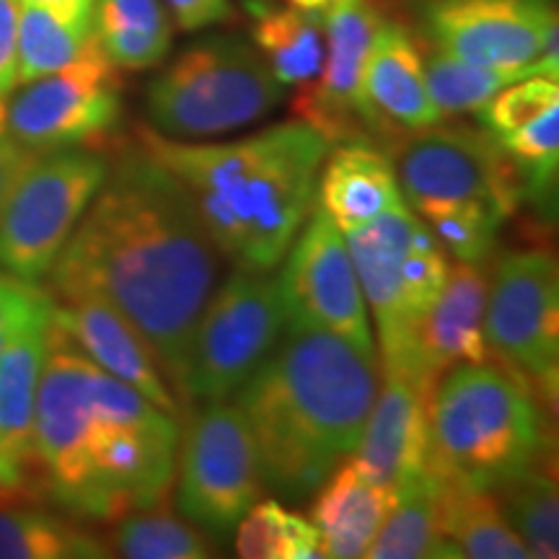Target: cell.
<instances>
[{"label": "cell", "mask_w": 559, "mask_h": 559, "mask_svg": "<svg viewBox=\"0 0 559 559\" xmlns=\"http://www.w3.org/2000/svg\"><path fill=\"white\" fill-rule=\"evenodd\" d=\"M221 251L190 198L138 143L109 160L58 262L50 296H94L135 326L185 407L194 326L218 285Z\"/></svg>", "instance_id": "1"}, {"label": "cell", "mask_w": 559, "mask_h": 559, "mask_svg": "<svg viewBox=\"0 0 559 559\" xmlns=\"http://www.w3.org/2000/svg\"><path fill=\"white\" fill-rule=\"evenodd\" d=\"M381 386L376 353L332 332L288 326L236 391L260 453L264 489L298 502L358 445Z\"/></svg>", "instance_id": "2"}, {"label": "cell", "mask_w": 559, "mask_h": 559, "mask_svg": "<svg viewBox=\"0 0 559 559\" xmlns=\"http://www.w3.org/2000/svg\"><path fill=\"white\" fill-rule=\"evenodd\" d=\"M135 143L179 181L221 254L260 272L290 249L332 148L304 120L228 143H187L140 124Z\"/></svg>", "instance_id": "3"}, {"label": "cell", "mask_w": 559, "mask_h": 559, "mask_svg": "<svg viewBox=\"0 0 559 559\" xmlns=\"http://www.w3.org/2000/svg\"><path fill=\"white\" fill-rule=\"evenodd\" d=\"M542 407L506 366L451 368L428 404V472L443 485L498 492L551 451Z\"/></svg>", "instance_id": "4"}, {"label": "cell", "mask_w": 559, "mask_h": 559, "mask_svg": "<svg viewBox=\"0 0 559 559\" xmlns=\"http://www.w3.org/2000/svg\"><path fill=\"white\" fill-rule=\"evenodd\" d=\"M179 419L96 366L94 404L73 472L55 506L75 521L111 523L164 506L177 479Z\"/></svg>", "instance_id": "5"}, {"label": "cell", "mask_w": 559, "mask_h": 559, "mask_svg": "<svg viewBox=\"0 0 559 559\" xmlns=\"http://www.w3.org/2000/svg\"><path fill=\"white\" fill-rule=\"evenodd\" d=\"M283 99L260 50L239 37H207L151 83L145 107L160 135L207 140L264 120Z\"/></svg>", "instance_id": "6"}, {"label": "cell", "mask_w": 559, "mask_h": 559, "mask_svg": "<svg viewBox=\"0 0 559 559\" xmlns=\"http://www.w3.org/2000/svg\"><path fill=\"white\" fill-rule=\"evenodd\" d=\"M373 311L383 370H407L415 332L449 275L445 249L407 205L342 228Z\"/></svg>", "instance_id": "7"}, {"label": "cell", "mask_w": 559, "mask_h": 559, "mask_svg": "<svg viewBox=\"0 0 559 559\" xmlns=\"http://www.w3.org/2000/svg\"><path fill=\"white\" fill-rule=\"evenodd\" d=\"M102 148L34 153L0 207V270L41 283L109 174Z\"/></svg>", "instance_id": "8"}, {"label": "cell", "mask_w": 559, "mask_h": 559, "mask_svg": "<svg viewBox=\"0 0 559 559\" xmlns=\"http://www.w3.org/2000/svg\"><path fill=\"white\" fill-rule=\"evenodd\" d=\"M285 330L277 277L239 267L210 293L194 326L185 373V407L230 400L272 353Z\"/></svg>", "instance_id": "9"}, {"label": "cell", "mask_w": 559, "mask_h": 559, "mask_svg": "<svg viewBox=\"0 0 559 559\" xmlns=\"http://www.w3.org/2000/svg\"><path fill=\"white\" fill-rule=\"evenodd\" d=\"M389 158L402 198L415 213L456 202H481L508 221L523 202L519 171L485 128H440L438 122L404 132L391 143Z\"/></svg>", "instance_id": "10"}, {"label": "cell", "mask_w": 559, "mask_h": 559, "mask_svg": "<svg viewBox=\"0 0 559 559\" xmlns=\"http://www.w3.org/2000/svg\"><path fill=\"white\" fill-rule=\"evenodd\" d=\"M485 337L510 373L526 381L544 407L559 383V272L549 251H510L487 283Z\"/></svg>", "instance_id": "11"}, {"label": "cell", "mask_w": 559, "mask_h": 559, "mask_svg": "<svg viewBox=\"0 0 559 559\" xmlns=\"http://www.w3.org/2000/svg\"><path fill=\"white\" fill-rule=\"evenodd\" d=\"M177 459L179 513L210 539L226 542L264 492L260 453L239 404L207 402Z\"/></svg>", "instance_id": "12"}, {"label": "cell", "mask_w": 559, "mask_h": 559, "mask_svg": "<svg viewBox=\"0 0 559 559\" xmlns=\"http://www.w3.org/2000/svg\"><path fill=\"white\" fill-rule=\"evenodd\" d=\"M122 120L120 68L107 60L96 37L58 73L13 91L3 111V132L21 148H102Z\"/></svg>", "instance_id": "13"}, {"label": "cell", "mask_w": 559, "mask_h": 559, "mask_svg": "<svg viewBox=\"0 0 559 559\" xmlns=\"http://www.w3.org/2000/svg\"><path fill=\"white\" fill-rule=\"evenodd\" d=\"M430 47L485 68L559 75L557 9L551 0H423Z\"/></svg>", "instance_id": "14"}, {"label": "cell", "mask_w": 559, "mask_h": 559, "mask_svg": "<svg viewBox=\"0 0 559 559\" xmlns=\"http://www.w3.org/2000/svg\"><path fill=\"white\" fill-rule=\"evenodd\" d=\"M285 254L277 277L285 326L332 332L362 353H376L368 306L345 236L319 202Z\"/></svg>", "instance_id": "15"}, {"label": "cell", "mask_w": 559, "mask_h": 559, "mask_svg": "<svg viewBox=\"0 0 559 559\" xmlns=\"http://www.w3.org/2000/svg\"><path fill=\"white\" fill-rule=\"evenodd\" d=\"M381 19L373 0H340L324 11V62L317 79L300 86L293 115L309 122L332 145L349 140L376 143L360 83L370 39Z\"/></svg>", "instance_id": "16"}, {"label": "cell", "mask_w": 559, "mask_h": 559, "mask_svg": "<svg viewBox=\"0 0 559 559\" xmlns=\"http://www.w3.org/2000/svg\"><path fill=\"white\" fill-rule=\"evenodd\" d=\"M485 304L487 277L479 264L449 267L443 288L419 321L404 373L432 391L451 368L492 358L485 337Z\"/></svg>", "instance_id": "17"}, {"label": "cell", "mask_w": 559, "mask_h": 559, "mask_svg": "<svg viewBox=\"0 0 559 559\" xmlns=\"http://www.w3.org/2000/svg\"><path fill=\"white\" fill-rule=\"evenodd\" d=\"M360 88L376 143L443 122L425 81L423 45L402 21L381 19L376 26Z\"/></svg>", "instance_id": "18"}, {"label": "cell", "mask_w": 559, "mask_h": 559, "mask_svg": "<svg viewBox=\"0 0 559 559\" xmlns=\"http://www.w3.org/2000/svg\"><path fill=\"white\" fill-rule=\"evenodd\" d=\"M52 324L94 360L96 366L115 376L145 396L158 409L179 419V402L171 394L169 381L160 370L156 355L145 345L128 319L109 304L94 296L52 298Z\"/></svg>", "instance_id": "19"}, {"label": "cell", "mask_w": 559, "mask_h": 559, "mask_svg": "<svg viewBox=\"0 0 559 559\" xmlns=\"http://www.w3.org/2000/svg\"><path fill=\"white\" fill-rule=\"evenodd\" d=\"M373 407L355 445V461L370 479L400 489L428 469L430 394L404 370H383Z\"/></svg>", "instance_id": "20"}, {"label": "cell", "mask_w": 559, "mask_h": 559, "mask_svg": "<svg viewBox=\"0 0 559 559\" xmlns=\"http://www.w3.org/2000/svg\"><path fill=\"white\" fill-rule=\"evenodd\" d=\"M394 502L396 489L370 479L358 461L340 464L321 481L311 506V523L319 528L324 557H366Z\"/></svg>", "instance_id": "21"}, {"label": "cell", "mask_w": 559, "mask_h": 559, "mask_svg": "<svg viewBox=\"0 0 559 559\" xmlns=\"http://www.w3.org/2000/svg\"><path fill=\"white\" fill-rule=\"evenodd\" d=\"M319 171V205L340 230L404 205L389 153L368 140L332 145Z\"/></svg>", "instance_id": "22"}, {"label": "cell", "mask_w": 559, "mask_h": 559, "mask_svg": "<svg viewBox=\"0 0 559 559\" xmlns=\"http://www.w3.org/2000/svg\"><path fill=\"white\" fill-rule=\"evenodd\" d=\"M55 304V300H52ZM52 311L34 319L0 353V449L26 474L34 489V407L50 353Z\"/></svg>", "instance_id": "23"}, {"label": "cell", "mask_w": 559, "mask_h": 559, "mask_svg": "<svg viewBox=\"0 0 559 559\" xmlns=\"http://www.w3.org/2000/svg\"><path fill=\"white\" fill-rule=\"evenodd\" d=\"M109 557L102 534L47 508L34 489L0 492V559H99Z\"/></svg>", "instance_id": "24"}, {"label": "cell", "mask_w": 559, "mask_h": 559, "mask_svg": "<svg viewBox=\"0 0 559 559\" xmlns=\"http://www.w3.org/2000/svg\"><path fill=\"white\" fill-rule=\"evenodd\" d=\"M96 0H26L19 9L16 83L58 73L94 41Z\"/></svg>", "instance_id": "25"}, {"label": "cell", "mask_w": 559, "mask_h": 559, "mask_svg": "<svg viewBox=\"0 0 559 559\" xmlns=\"http://www.w3.org/2000/svg\"><path fill=\"white\" fill-rule=\"evenodd\" d=\"M251 39L283 86H306L324 62V13L275 5L270 0H247Z\"/></svg>", "instance_id": "26"}, {"label": "cell", "mask_w": 559, "mask_h": 559, "mask_svg": "<svg viewBox=\"0 0 559 559\" xmlns=\"http://www.w3.org/2000/svg\"><path fill=\"white\" fill-rule=\"evenodd\" d=\"M94 37L115 68L145 70L166 60L174 26L160 0H96Z\"/></svg>", "instance_id": "27"}, {"label": "cell", "mask_w": 559, "mask_h": 559, "mask_svg": "<svg viewBox=\"0 0 559 559\" xmlns=\"http://www.w3.org/2000/svg\"><path fill=\"white\" fill-rule=\"evenodd\" d=\"M370 559H443L459 557L440 526V485L425 469L396 489L389 519L370 544Z\"/></svg>", "instance_id": "28"}, {"label": "cell", "mask_w": 559, "mask_h": 559, "mask_svg": "<svg viewBox=\"0 0 559 559\" xmlns=\"http://www.w3.org/2000/svg\"><path fill=\"white\" fill-rule=\"evenodd\" d=\"M440 485V526L459 557L526 559L531 557L492 492Z\"/></svg>", "instance_id": "29"}, {"label": "cell", "mask_w": 559, "mask_h": 559, "mask_svg": "<svg viewBox=\"0 0 559 559\" xmlns=\"http://www.w3.org/2000/svg\"><path fill=\"white\" fill-rule=\"evenodd\" d=\"M102 534L109 557L128 559H205L215 555V544L202 528H194L164 508L124 513L107 523Z\"/></svg>", "instance_id": "30"}, {"label": "cell", "mask_w": 559, "mask_h": 559, "mask_svg": "<svg viewBox=\"0 0 559 559\" xmlns=\"http://www.w3.org/2000/svg\"><path fill=\"white\" fill-rule=\"evenodd\" d=\"M492 495L531 557H559V502L551 451L526 474Z\"/></svg>", "instance_id": "31"}, {"label": "cell", "mask_w": 559, "mask_h": 559, "mask_svg": "<svg viewBox=\"0 0 559 559\" xmlns=\"http://www.w3.org/2000/svg\"><path fill=\"white\" fill-rule=\"evenodd\" d=\"M423 66L430 99L443 115V120L456 115H477L495 94H500L510 83L531 79L526 70L474 66V62L459 60L430 45L428 50H423Z\"/></svg>", "instance_id": "32"}, {"label": "cell", "mask_w": 559, "mask_h": 559, "mask_svg": "<svg viewBox=\"0 0 559 559\" xmlns=\"http://www.w3.org/2000/svg\"><path fill=\"white\" fill-rule=\"evenodd\" d=\"M236 555L243 559H319V528L311 519L283 508L275 500L254 502L239 521Z\"/></svg>", "instance_id": "33"}, {"label": "cell", "mask_w": 559, "mask_h": 559, "mask_svg": "<svg viewBox=\"0 0 559 559\" xmlns=\"http://www.w3.org/2000/svg\"><path fill=\"white\" fill-rule=\"evenodd\" d=\"M417 218L432 230L453 260L481 264L498 247V234L506 218L498 210L481 202H456V205L428 207Z\"/></svg>", "instance_id": "34"}, {"label": "cell", "mask_w": 559, "mask_h": 559, "mask_svg": "<svg viewBox=\"0 0 559 559\" xmlns=\"http://www.w3.org/2000/svg\"><path fill=\"white\" fill-rule=\"evenodd\" d=\"M559 107V86L555 79L547 75H531V79L510 83L495 94L485 104V109L477 111V117L485 124V130L492 138L508 135V132L526 128L528 122L539 120L549 109Z\"/></svg>", "instance_id": "35"}, {"label": "cell", "mask_w": 559, "mask_h": 559, "mask_svg": "<svg viewBox=\"0 0 559 559\" xmlns=\"http://www.w3.org/2000/svg\"><path fill=\"white\" fill-rule=\"evenodd\" d=\"M52 311V296L41 290L37 283L13 277L11 272L0 270V353L21 330L34 319Z\"/></svg>", "instance_id": "36"}, {"label": "cell", "mask_w": 559, "mask_h": 559, "mask_svg": "<svg viewBox=\"0 0 559 559\" xmlns=\"http://www.w3.org/2000/svg\"><path fill=\"white\" fill-rule=\"evenodd\" d=\"M21 0H0V132H3V111L16 83V34H19Z\"/></svg>", "instance_id": "37"}, {"label": "cell", "mask_w": 559, "mask_h": 559, "mask_svg": "<svg viewBox=\"0 0 559 559\" xmlns=\"http://www.w3.org/2000/svg\"><path fill=\"white\" fill-rule=\"evenodd\" d=\"M177 19L179 29L198 32L205 26L223 24L234 16V3L230 0H164Z\"/></svg>", "instance_id": "38"}, {"label": "cell", "mask_w": 559, "mask_h": 559, "mask_svg": "<svg viewBox=\"0 0 559 559\" xmlns=\"http://www.w3.org/2000/svg\"><path fill=\"white\" fill-rule=\"evenodd\" d=\"M34 156V151L21 148L16 140H11L5 132H0V207H3L5 198H9L13 181L29 164V158Z\"/></svg>", "instance_id": "39"}, {"label": "cell", "mask_w": 559, "mask_h": 559, "mask_svg": "<svg viewBox=\"0 0 559 559\" xmlns=\"http://www.w3.org/2000/svg\"><path fill=\"white\" fill-rule=\"evenodd\" d=\"M11 489H32V485L26 474L9 459V453L0 449V492H11Z\"/></svg>", "instance_id": "40"}, {"label": "cell", "mask_w": 559, "mask_h": 559, "mask_svg": "<svg viewBox=\"0 0 559 559\" xmlns=\"http://www.w3.org/2000/svg\"><path fill=\"white\" fill-rule=\"evenodd\" d=\"M285 3L293 5V9H300V11L324 13V11H330L334 3H340V0H285Z\"/></svg>", "instance_id": "41"}, {"label": "cell", "mask_w": 559, "mask_h": 559, "mask_svg": "<svg viewBox=\"0 0 559 559\" xmlns=\"http://www.w3.org/2000/svg\"><path fill=\"white\" fill-rule=\"evenodd\" d=\"M21 3H26V0H21Z\"/></svg>", "instance_id": "42"}]
</instances>
